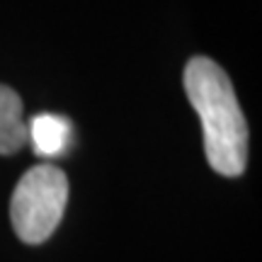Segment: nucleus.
Masks as SVG:
<instances>
[{"mask_svg":"<svg viewBox=\"0 0 262 262\" xmlns=\"http://www.w3.org/2000/svg\"><path fill=\"white\" fill-rule=\"evenodd\" d=\"M182 80L189 104L202 119L211 170L224 178L243 175L248 165V124L226 71L211 58L194 56L185 66Z\"/></svg>","mask_w":262,"mask_h":262,"instance_id":"f257e3e1","label":"nucleus"},{"mask_svg":"<svg viewBox=\"0 0 262 262\" xmlns=\"http://www.w3.org/2000/svg\"><path fill=\"white\" fill-rule=\"evenodd\" d=\"M68 202V178L56 165H34L19 178L10 199V219L19 241L44 243L56 231Z\"/></svg>","mask_w":262,"mask_h":262,"instance_id":"f03ea898","label":"nucleus"},{"mask_svg":"<svg viewBox=\"0 0 262 262\" xmlns=\"http://www.w3.org/2000/svg\"><path fill=\"white\" fill-rule=\"evenodd\" d=\"M73 141V124L61 114H37L29 122V143L37 156L56 158Z\"/></svg>","mask_w":262,"mask_h":262,"instance_id":"7ed1b4c3","label":"nucleus"},{"mask_svg":"<svg viewBox=\"0 0 262 262\" xmlns=\"http://www.w3.org/2000/svg\"><path fill=\"white\" fill-rule=\"evenodd\" d=\"M29 143V122L22 117L19 95L0 85V156H12Z\"/></svg>","mask_w":262,"mask_h":262,"instance_id":"20e7f679","label":"nucleus"}]
</instances>
